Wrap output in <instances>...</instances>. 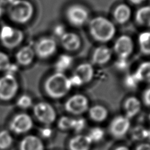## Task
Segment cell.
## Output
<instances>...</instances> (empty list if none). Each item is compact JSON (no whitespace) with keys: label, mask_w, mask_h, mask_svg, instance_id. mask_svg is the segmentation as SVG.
<instances>
[{"label":"cell","mask_w":150,"mask_h":150,"mask_svg":"<svg viewBox=\"0 0 150 150\" xmlns=\"http://www.w3.org/2000/svg\"><path fill=\"white\" fill-rule=\"evenodd\" d=\"M94 69L91 64L83 63L76 68L74 74L77 75L84 83L90 82L94 77Z\"/></svg>","instance_id":"ffe728a7"},{"label":"cell","mask_w":150,"mask_h":150,"mask_svg":"<svg viewBox=\"0 0 150 150\" xmlns=\"http://www.w3.org/2000/svg\"><path fill=\"white\" fill-rule=\"evenodd\" d=\"M5 12L11 21L16 24L23 25L32 18L35 8L29 0H14L7 5Z\"/></svg>","instance_id":"7a4b0ae2"},{"label":"cell","mask_w":150,"mask_h":150,"mask_svg":"<svg viewBox=\"0 0 150 150\" xmlns=\"http://www.w3.org/2000/svg\"><path fill=\"white\" fill-rule=\"evenodd\" d=\"M68 22L73 26L81 27L85 25L89 18L87 9L80 4H73L67 7L65 13Z\"/></svg>","instance_id":"5b68a950"},{"label":"cell","mask_w":150,"mask_h":150,"mask_svg":"<svg viewBox=\"0 0 150 150\" xmlns=\"http://www.w3.org/2000/svg\"><path fill=\"white\" fill-rule=\"evenodd\" d=\"M139 83V80L134 73L127 75L124 79V84L129 88H135L137 87Z\"/></svg>","instance_id":"4dcf8cb0"},{"label":"cell","mask_w":150,"mask_h":150,"mask_svg":"<svg viewBox=\"0 0 150 150\" xmlns=\"http://www.w3.org/2000/svg\"><path fill=\"white\" fill-rule=\"evenodd\" d=\"M114 150H129V148L125 146H119L117 147Z\"/></svg>","instance_id":"ee69618b"},{"label":"cell","mask_w":150,"mask_h":150,"mask_svg":"<svg viewBox=\"0 0 150 150\" xmlns=\"http://www.w3.org/2000/svg\"><path fill=\"white\" fill-rule=\"evenodd\" d=\"M11 63L9 56L6 53L0 51V71H5Z\"/></svg>","instance_id":"1f68e13d"},{"label":"cell","mask_w":150,"mask_h":150,"mask_svg":"<svg viewBox=\"0 0 150 150\" xmlns=\"http://www.w3.org/2000/svg\"><path fill=\"white\" fill-rule=\"evenodd\" d=\"M24 40L23 32L10 25H4L0 29V42L6 49L12 50L18 47Z\"/></svg>","instance_id":"277c9868"},{"label":"cell","mask_w":150,"mask_h":150,"mask_svg":"<svg viewBox=\"0 0 150 150\" xmlns=\"http://www.w3.org/2000/svg\"><path fill=\"white\" fill-rule=\"evenodd\" d=\"M146 0H129V1L134 5H141L144 3Z\"/></svg>","instance_id":"60d3db41"},{"label":"cell","mask_w":150,"mask_h":150,"mask_svg":"<svg viewBox=\"0 0 150 150\" xmlns=\"http://www.w3.org/2000/svg\"><path fill=\"white\" fill-rule=\"evenodd\" d=\"M74 118L62 116L57 121V126L59 129L63 131L73 129Z\"/></svg>","instance_id":"83f0119b"},{"label":"cell","mask_w":150,"mask_h":150,"mask_svg":"<svg viewBox=\"0 0 150 150\" xmlns=\"http://www.w3.org/2000/svg\"><path fill=\"white\" fill-rule=\"evenodd\" d=\"M139 50L145 55H150V31H144L138 37Z\"/></svg>","instance_id":"cb8c5ba5"},{"label":"cell","mask_w":150,"mask_h":150,"mask_svg":"<svg viewBox=\"0 0 150 150\" xmlns=\"http://www.w3.org/2000/svg\"><path fill=\"white\" fill-rule=\"evenodd\" d=\"M132 138L137 141H142L147 138L148 129L142 125L135 127L131 131Z\"/></svg>","instance_id":"4316f807"},{"label":"cell","mask_w":150,"mask_h":150,"mask_svg":"<svg viewBox=\"0 0 150 150\" xmlns=\"http://www.w3.org/2000/svg\"><path fill=\"white\" fill-rule=\"evenodd\" d=\"M108 110L101 105H94L90 107L88 114L90 118L96 122H102L108 117Z\"/></svg>","instance_id":"7402d4cb"},{"label":"cell","mask_w":150,"mask_h":150,"mask_svg":"<svg viewBox=\"0 0 150 150\" xmlns=\"http://www.w3.org/2000/svg\"><path fill=\"white\" fill-rule=\"evenodd\" d=\"M130 128V121L125 115L115 117L111 122L109 130L111 134L115 138L124 137Z\"/></svg>","instance_id":"7c38bea8"},{"label":"cell","mask_w":150,"mask_h":150,"mask_svg":"<svg viewBox=\"0 0 150 150\" xmlns=\"http://www.w3.org/2000/svg\"><path fill=\"white\" fill-rule=\"evenodd\" d=\"M148 139H149L150 141V129H148V136H147V138Z\"/></svg>","instance_id":"f6af8a7d"},{"label":"cell","mask_w":150,"mask_h":150,"mask_svg":"<svg viewBox=\"0 0 150 150\" xmlns=\"http://www.w3.org/2000/svg\"><path fill=\"white\" fill-rule=\"evenodd\" d=\"M64 108L67 112L73 115H81L88 109V98L83 94H74L66 100Z\"/></svg>","instance_id":"9c48e42d"},{"label":"cell","mask_w":150,"mask_h":150,"mask_svg":"<svg viewBox=\"0 0 150 150\" xmlns=\"http://www.w3.org/2000/svg\"><path fill=\"white\" fill-rule=\"evenodd\" d=\"M134 74L139 82L150 83V61L141 63Z\"/></svg>","instance_id":"603a6c76"},{"label":"cell","mask_w":150,"mask_h":150,"mask_svg":"<svg viewBox=\"0 0 150 150\" xmlns=\"http://www.w3.org/2000/svg\"><path fill=\"white\" fill-rule=\"evenodd\" d=\"M13 1L14 0H0V3L3 5L5 6V5H8Z\"/></svg>","instance_id":"b9f144b4"},{"label":"cell","mask_w":150,"mask_h":150,"mask_svg":"<svg viewBox=\"0 0 150 150\" xmlns=\"http://www.w3.org/2000/svg\"><path fill=\"white\" fill-rule=\"evenodd\" d=\"M125 116L129 119L137 115L141 110V104L139 99L132 96L127 98L124 104Z\"/></svg>","instance_id":"d6986e66"},{"label":"cell","mask_w":150,"mask_h":150,"mask_svg":"<svg viewBox=\"0 0 150 150\" xmlns=\"http://www.w3.org/2000/svg\"><path fill=\"white\" fill-rule=\"evenodd\" d=\"M72 63L73 59L70 56L66 54L60 55L57 59L54 65L56 72L63 73L71 66Z\"/></svg>","instance_id":"d4e9b609"},{"label":"cell","mask_w":150,"mask_h":150,"mask_svg":"<svg viewBox=\"0 0 150 150\" xmlns=\"http://www.w3.org/2000/svg\"><path fill=\"white\" fill-rule=\"evenodd\" d=\"M113 18L118 24L122 25L128 22L131 16V9L126 4L118 5L113 11Z\"/></svg>","instance_id":"ac0fdd59"},{"label":"cell","mask_w":150,"mask_h":150,"mask_svg":"<svg viewBox=\"0 0 150 150\" xmlns=\"http://www.w3.org/2000/svg\"><path fill=\"white\" fill-rule=\"evenodd\" d=\"M92 143L87 135L79 134L70 139L68 146L69 150H90Z\"/></svg>","instance_id":"e0dca14e"},{"label":"cell","mask_w":150,"mask_h":150,"mask_svg":"<svg viewBox=\"0 0 150 150\" xmlns=\"http://www.w3.org/2000/svg\"><path fill=\"white\" fill-rule=\"evenodd\" d=\"M135 19L138 25L150 27V6L145 5L139 8L135 13Z\"/></svg>","instance_id":"44dd1931"},{"label":"cell","mask_w":150,"mask_h":150,"mask_svg":"<svg viewBox=\"0 0 150 150\" xmlns=\"http://www.w3.org/2000/svg\"><path fill=\"white\" fill-rule=\"evenodd\" d=\"M112 54V50L109 47L105 45H100L94 50L91 56V62L96 65H104L111 60Z\"/></svg>","instance_id":"9a60e30c"},{"label":"cell","mask_w":150,"mask_h":150,"mask_svg":"<svg viewBox=\"0 0 150 150\" xmlns=\"http://www.w3.org/2000/svg\"><path fill=\"white\" fill-rule=\"evenodd\" d=\"M52 129L49 125H45L41 128L39 130V134L42 138H50L52 134Z\"/></svg>","instance_id":"836d02e7"},{"label":"cell","mask_w":150,"mask_h":150,"mask_svg":"<svg viewBox=\"0 0 150 150\" xmlns=\"http://www.w3.org/2000/svg\"><path fill=\"white\" fill-rule=\"evenodd\" d=\"M4 5L1 4L0 3V18L4 15V13L5 12V9L4 8Z\"/></svg>","instance_id":"7bdbcfd3"},{"label":"cell","mask_w":150,"mask_h":150,"mask_svg":"<svg viewBox=\"0 0 150 150\" xmlns=\"http://www.w3.org/2000/svg\"><path fill=\"white\" fill-rule=\"evenodd\" d=\"M149 121H150V114L149 115Z\"/></svg>","instance_id":"bcb514c9"},{"label":"cell","mask_w":150,"mask_h":150,"mask_svg":"<svg viewBox=\"0 0 150 150\" xmlns=\"http://www.w3.org/2000/svg\"><path fill=\"white\" fill-rule=\"evenodd\" d=\"M88 30L94 40L100 43H106L114 37L116 28L109 19L98 16L89 21Z\"/></svg>","instance_id":"6da1fadb"},{"label":"cell","mask_w":150,"mask_h":150,"mask_svg":"<svg viewBox=\"0 0 150 150\" xmlns=\"http://www.w3.org/2000/svg\"><path fill=\"white\" fill-rule=\"evenodd\" d=\"M44 88L48 96L52 98L59 99L69 93L71 86L69 78L63 73L56 72L47 77Z\"/></svg>","instance_id":"3957f363"},{"label":"cell","mask_w":150,"mask_h":150,"mask_svg":"<svg viewBox=\"0 0 150 150\" xmlns=\"http://www.w3.org/2000/svg\"><path fill=\"white\" fill-rule=\"evenodd\" d=\"M66 32V31L64 29L63 26L62 25H57L54 29V34L56 37H58L59 38H60L62 35Z\"/></svg>","instance_id":"74e56055"},{"label":"cell","mask_w":150,"mask_h":150,"mask_svg":"<svg viewBox=\"0 0 150 150\" xmlns=\"http://www.w3.org/2000/svg\"><path fill=\"white\" fill-rule=\"evenodd\" d=\"M135 150H150V144L142 143L138 145Z\"/></svg>","instance_id":"f35d334b"},{"label":"cell","mask_w":150,"mask_h":150,"mask_svg":"<svg viewBox=\"0 0 150 150\" xmlns=\"http://www.w3.org/2000/svg\"><path fill=\"white\" fill-rule=\"evenodd\" d=\"M127 59H119V60L117 63V67L120 69H124L127 67V63H125Z\"/></svg>","instance_id":"ab89813d"},{"label":"cell","mask_w":150,"mask_h":150,"mask_svg":"<svg viewBox=\"0 0 150 150\" xmlns=\"http://www.w3.org/2000/svg\"><path fill=\"white\" fill-rule=\"evenodd\" d=\"M134 48L132 38L126 35L120 36L115 41L113 50L119 59H127L133 52Z\"/></svg>","instance_id":"8fae6325"},{"label":"cell","mask_w":150,"mask_h":150,"mask_svg":"<svg viewBox=\"0 0 150 150\" xmlns=\"http://www.w3.org/2000/svg\"><path fill=\"white\" fill-rule=\"evenodd\" d=\"M19 150H45V146L41 138L34 135H28L21 140Z\"/></svg>","instance_id":"2e32d148"},{"label":"cell","mask_w":150,"mask_h":150,"mask_svg":"<svg viewBox=\"0 0 150 150\" xmlns=\"http://www.w3.org/2000/svg\"><path fill=\"white\" fill-rule=\"evenodd\" d=\"M143 101L147 106H150V87L147 88L143 94Z\"/></svg>","instance_id":"8d00e7d4"},{"label":"cell","mask_w":150,"mask_h":150,"mask_svg":"<svg viewBox=\"0 0 150 150\" xmlns=\"http://www.w3.org/2000/svg\"><path fill=\"white\" fill-rule=\"evenodd\" d=\"M86 124V121L83 118H74L73 130L76 132H80L84 128Z\"/></svg>","instance_id":"d6a6232c"},{"label":"cell","mask_w":150,"mask_h":150,"mask_svg":"<svg viewBox=\"0 0 150 150\" xmlns=\"http://www.w3.org/2000/svg\"><path fill=\"white\" fill-rule=\"evenodd\" d=\"M35 56L33 47L29 45H25L17 50L15 54V59L17 64L28 66L32 63Z\"/></svg>","instance_id":"5bb4252c"},{"label":"cell","mask_w":150,"mask_h":150,"mask_svg":"<svg viewBox=\"0 0 150 150\" xmlns=\"http://www.w3.org/2000/svg\"><path fill=\"white\" fill-rule=\"evenodd\" d=\"M87 135L92 142H97L103 139L104 135V131L100 127H94L90 129Z\"/></svg>","instance_id":"f1b7e54d"},{"label":"cell","mask_w":150,"mask_h":150,"mask_svg":"<svg viewBox=\"0 0 150 150\" xmlns=\"http://www.w3.org/2000/svg\"><path fill=\"white\" fill-rule=\"evenodd\" d=\"M13 143V137L11 132L4 129L0 131V149L2 150L7 149L11 147Z\"/></svg>","instance_id":"484cf974"},{"label":"cell","mask_w":150,"mask_h":150,"mask_svg":"<svg viewBox=\"0 0 150 150\" xmlns=\"http://www.w3.org/2000/svg\"><path fill=\"white\" fill-rule=\"evenodd\" d=\"M35 118L45 125H50L56 119V112L53 107L49 103L41 101L36 104L33 109Z\"/></svg>","instance_id":"52a82bcc"},{"label":"cell","mask_w":150,"mask_h":150,"mask_svg":"<svg viewBox=\"0 0 150 150\" xmlns=\"http://www.w3.org/2000/svg\"><path fill=\"white\" fill-rule=\"evenodd\" d=\"M32 117L26 113H19L15 115L11 120L9 128L14 133L22 134L29 131L33 127Z\"/></svg>","instance_id":"30bf717a"},{"label":"cell","mask_w":150,"mask_h":150,"mask_svg":"<svg viewBox=\"0 0 150 150\" xmlns=\"http://www.w3.org/2000/svg\"><path fill=\"white\" fill-rule=\"evenodd\" d=\"M17 105L22 109H27L32 107L33 104L32 98L27 95L23 94L16 101Z\"/></svg>","instance_id":"f546056e"},{"label":"cell","mask_w":150,"mask_h":150,"mask_svg":"<svg viewBox=\"0 0 150 150\" xmlns=\"http://www.w3.org/2000/svg\"><path fill=\"white\" fill-rule=\"evenodd\" d=\"M69 80H70V83L71 86V87L74 86L79 87L84 84L82 80L77 75L74 73L70 77H69Z\"/></svg>","instance_id":"e575fe53"},{"label":"cell","mask_w":150,"mask_h":150,"mask_svg":"<svg viewBox=\"0 0 150 150\" xmlns=\"http://www.w3.org/2000/svg\"><path fill=\"white\" fill-rule=\"evenodd\" d=\"M19 67L18 64L15 63H11L7 69L5 70V74L15 76V74L18 71Z\"/></svg>","instance_id":"d590c367"},{"label":"cell","mask_w":150,"mask_h":150,"mask_svg":"<svg viewBox=\"0 0 150 150\" xmlns=\"http://www.w3.org/2000/svg\"><path fill=\"white\" fill-rule=\"evenodd\" d=\"M59 39L62 47L68 52H76L81 46L80 37L74 32H66Z\"/></svg>","instance_id":"4fadbf2b"},{"label":"cell","mask_w":150,"mask_h":150,"mask_svg":"<svg viewBox=\"0 0 150 150\" xmlns=\"http://www.w3.org/2000/svg\"><path fill=\"white\" fill-rule=\"evenodd\" d=\"M19 84L15 76L5 74L0 77V100L9 101L16 95Z\"/></svg>","instance_id":"ba28073f"},{"label":"cell","mask_w":150,"mask_h":150,"mask_svg":"<svg viewBox=\"0 0 150 150\" xmlns=\"http://www.w3.org/2000/svg\"><path fill=\"white\" fill-rule=\"evenodd\" d=\"M57 44L56 40L50 36L39 38L33 47L36 56L40 59H46L52 56L56 52Z\"/></svg>","instance_id":"8992f818"}]
</instances>
